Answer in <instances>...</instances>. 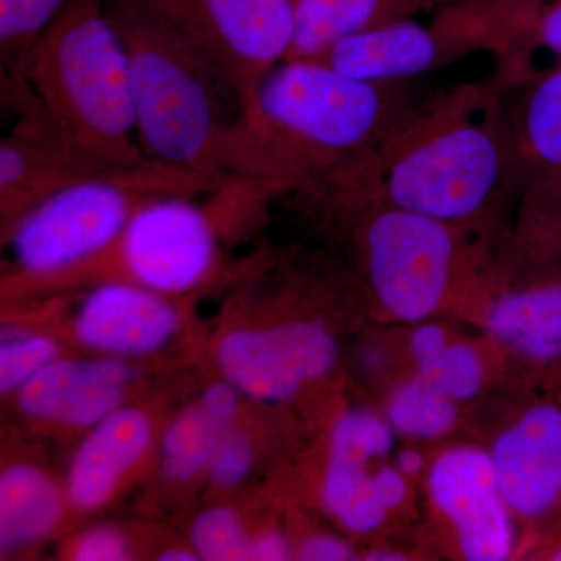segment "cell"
I'll return each instance as SVG.
<instances>
[{
	"label": "cell",
	"mask_w": 561,
	"mask_h": 561,
	"mask_svg": "<svg viewBox=\"0 0 561 561\" xmlns=\"http://www.w3.org/2000/svg\"><path fill=\"white\" fill-rule=\"evenodd\" d=\"M485 327L518 359L561 373V271L497 297L486 311Z\"/></svg>",
	"instance_id": "2e32d148"
},
{
	"label": "cell",
	"mask_w": 561,
	"mask_h": 561,
	"mask_svg": "<svg viewBox=\"0 0 561 561\" xmlns=\"http://www.w3.org/2000/svg\"><path fill=\"white\" fill-rule=\"evenodd\" d=\"M298 559L306 561H350L356 559L353 546L335 535H312L298 548Z\"/></svg>",
	"instance_id": "e575fe53"
},
{
	"label": "cell",
	"mask_w": 561,
	"mask_h": 561,
	"mask_svg": "<svg viewBox=\"0 0 561 561\" xmlns=\"http://www.w3.org/2000/svg\"><path fill=\"white\" fill-rule=\"evenodd\" d=\"M221 431L203 412L192 405L169 424L161 440L162 474L172 482H187L206 471Z\"/></svg>",
	"instance_id": "603a6c76"
},
{
	"label": "cell",
	"mask_w": 561,
	"mask_h": 561,
	"mask_svg": "<svg viewBox=\"0 0 561 561\" xmlns=\"http://www.w3.org/2000/svg\"><path fill=\"white\" fill-rule=\"evenodd\" d=\"M65 496L39 468H5L0 476V551L21 552L46 540L61 522Z\"/></svg>",
	"instance_id": "44dd1931"
},
{
	"label": "cell",
	"mask_w": 561,
	"mask_h": 561,
	"mask_svg": "<svg viewBox=\"0 0 561 561\" xmlns=\"http://www.w3.org/2000/svg\"><path fill=\"white\" fill-rule=\"evenodd\" d=\"M2 101L18 114L13 130L99 171L151 162L136 135L127 50L103 0H70L20 79L2 81Z\"/></svg>",
	"instance_id": "7a4b0ae2"
},
{
	"label": "cell",
	"mask_w": 561,
	"mask_h": 561,
	"mask_svg": "<svg viewBox=\"0 0 561 561\" xmlns=\"http://www.w3.org/2000/svg\"><path fill=\"white\" fill-rule=\"evenodd\" d=\"M537 50L548 51L556 61H561V0L541 7L516 35L507 54L500 58L496 79L502 87L511 88L534 72L531 57Z\"/></svg>",
	"instance_id": "d4e9b609"
},
{
	"label": "cell",
	"mask_w": 561,
	"mask_h": 561,
	"mask_svg": "<svg viewBox=\"0 0 561 561\" xmlns=\"http://www.w3.org/2000/svg\"><path fill=\"white\" fill-rule=\"evenodd\" d=\"M367 560L371 561H402L405 560L404 553L393 551V549H375L367 553Z\"/></svg>",
	"instance_id": "f35d334b"
},
{
	"label": "cell",
	"mask_w": 561,
	"mask_h": 561,
	"mask_svg": "<svg viewBox=\"0 0 561 561\" xmlns=\"http://www.w3.org/2000/svg\"><path fill=\"white\" fill-rule=\"evenodd\" d=\"M77 561H125L131 559L130 542L113 527H94L83 531L70 548Z\"/></svg>",
	"instance_id": "4dcf8cb0"
},
{
	"label": "cell",
	"mask_w": 561,
	"mask_h": 561,
	"mask_svg": "<svg viewBox=\"0 0 561 561\" xmlns=\"http://www.w3.org/2000/svg\"><path fill=\"white\" fill-rule=\"evenodd\" d=\"M327 470L321 482L324 511L343 529L368 535L381 529L390 512L375 486V470L386 461L382 454L331 432Z\"/></svg>",
	"instance_id": "ffe728a7"
},
{
	"label": "cell",
	"mask_w": 561,
	"mask_h": 561,
	"mask_svg": "<svg viewBox=\"0 0 561 561\" xmlns=\"http://www.w3.org/2000/svg\"><path fill=\"white\" fill-rule=\"evenodd\" d=\"M241 397V391L236 389L227 379H224V381L214 382L206 387L198 405L206 413V416L221 432H225L231 430L232 423L238 416Z\"/></svg>",
	"instance_id": "d6a6232c"
},
{
	"label": "cell",
	"mask_w": 561,
	"mask_h": 561,
	"mask_svg": "<svg viewBox=\"0 0 561 561\" xmlns=\"http://www.w3.org/2000/svg\"><path fill=\"white\" fill-rule=\"evenodd\" d=\"M375 486L383 507L390 513L401 508L411 493L408 476L402 474L394 463L390 465L386 461L376 467Z\"/></svg>",
	"instance_id": "836d02e7"
},
{
	"label": "cell",
	"mask_w": 561,
	"mask_h": 561,
	"mask_svg": "<svg viewBox=\"0 0 561 561\" xmlns=\"http://www.w3.org/2000/svg\"><path fill=\"white\" fill-rule=\"evenodd\" d=\"M451 342L448 331L440 324L421 321L411 337V354L416 375L427 378Z\"/></svg>",
	"instance_id": "1f68e13d"
},
{
	"label": "cell",
	"mask_w": 561,
	"mask_h": 561,
	"mask_svg": "<svg viewBox=\"0 0 561 561\" xmlns=\"http://www.w3.org/2000/svg\"><path fill=\"white\" fill-rule=\"evenodd\" d=\"M416 105L409 83H371L313 58L284 60L243 119L251 179L287 191L364 157Z\"/></svg>",
	"instance_id": "277c9868"
},
{
	"label": "cell",
	"mask_w": 561,
	"mask_h": 561,
	"mask_svg": "<svg viewBox=\"0 0 561 561\" xmlns=\"http://www.w3.org/2000/svg\"><path fill=\"white\" fill-rule=\"evenodd\" d=\"M103 172L110 171L83 164L47 140L11 130L0 142L3 234H9L28 210L58 191Z\"/></svg>",
	"instance_id": "e0dca14e"
},
{
	"label": "cell",
	"mask_w": 561,
	"mask_h": 561,
	"mask_svg": "<svg viewBox=\"0 0 561 561\" xmlns=\"http://www.w3.org/2000/svg\"><path fill=\"white\" fill-rule=\"evenodd\" d=\"M434 507L448 522L465 560L505 561L518 548V516L505 501L490 451L453 446L426 474Z\"/></svg>",
	"instance_id": "8fae6325"
},
{
	"label": "cell",
	"mask_w": 561,
	"mask_h": 561,
	"mask_svg": "<svg viewBox=\"0 0 561 561\" xmlns=\"http://www.w3.org/2000/svg\"><path fill=\"white\" fill-rule=\"evenodd\" d=\"M546 559L561 561V541L553 546L551 551L548 552V557H546Z\"/></svg>",
	"instance_id": "ab89813d"
},
{
	"label": "cell",
	"mask_w": 561,
	"mask_h": 561,
	"mask_svg": "<svg viewBox=\"0 0 561 561\" xmlns=\"http://www.w3.org/2000/svg\"><path fill=\"white\" fill-rule=\"evenodd\" d=\"M426 379L446 397L461 404L474 400L485 387V360L481 351L470 343L451 342Z\"/></svg>",
	"instance_id": "83f0119b"
},
{
	"label": "cell",
	"mask_w": 561,
	"mask_h": 561,
	"mask_svg": "<svg viewBox=\"0 0 561 561\" xmlns=\"http://www.w3.org/2000/svg\"><path fill=\"white\" fill-rule=\"evenodd\" d=\"M60 357V345L35 331H7L0 341V391H20L47 365Z\"/></svg>",
	"instance_id": "484cf974"
},
{
	"label": "cell",
	"mask_w": 561,
	"mask_h": 561,
	"mask_svg": "<svg viewBox=\"0 0 561 561\" xmlns=\"http://www.w3.org/2000/svg\"><path fill=\"white\" fill-rule=\"evenodd\" d=\"M103 2L127 50L146 157L217 186L247 179L242 106L219 73L144 0Z\"/></svg>",
	"instance_id": "3957f363"
},
{
	"label": "cell",
	"mask_w": 561,
	"mask_h": 561,
	"mask_svg": "<svg viewBox=\"0 0 561 561\" xmlns=\"http://www.w3.org/2000/svg\"><path fill=\"white\" fill-rule=\"evenodd\" d=\"M70 0H0L2 81L20 79L32 47Z\"/></svg>",
	"instance_id": "cb8c5ba5"
},
{
	"label": "cell",
	"mask_w": 561,
	"mask_h": 561,
	"mask_svg": "<svg viewBox=\"0 0 561 561\" xmlns=\"http://www.w3.org/2000/svg\"><path fill=\"white\" fill-rule=\"evenodd\" d=\"M250 540L241 516L224 505L206 508L192 523L191 546L198 560H249Z\"/></svg>",
	"instance_id": "4316f807"
},
{
	"label": "cell",
	"mask_w": 561,
	"mask_h": 561,
	"mask_svg": "<svg viewBox=\"0 0 561 561\" xmlns=\"http://www.w3.org/2000/svg\"><path fill=\"white\" fill-rule=\"evenodd\" d=\"M394 467L408 476L409 479L415 478L420 472L426 470V459H424L423 453L416 448H402L400 451L394 454Z\"/></svg>",
	"instance_id": "8d00e7d4"
},
{
	"label": "cell",
	"mask_w": 561,
	"mask_h": 561,
	"mask_svg": "<svg viewBox=\"0 0 561 561\" xmlns=\"http://www.w3.org/2000/svg\"><path fill=\"white\" fill-rule=\"evenodd\" d=\"M217 187L197 173L153 161L70 184L28 210L5 236L14 275L31 284L61 275L108 249L147 203Z\"/></svg>",
	"instance_id": "5b68a950"
},
{
	"label": "cell",
	"mask_w": 561,
	"mask_h": 561,
	"mask_svg": "<svg viewBox=\"0 0 561 561\" xmlns=\"http://www.w3.org/2000/svg\"><path fill=\"white\" fill-rule=\"evenodd\" d=\"M504 91L513 94L504 102L519 181L561 176V61Z\"/></svg>",
	"instance_id": "ac0fdd59"
},
{
	"label": "cell",
	"mask_w": 561,
	"mask_h": 561,
	"mask_svg": "<svg viewBox=\"0 0 561 561\" xmlns=\"http://www.w3.org/2000/svg\"><path fill=\"white\" fill-rule=\"evenodd\" d=\"M548 2L551 0H465V5L489 28L501 58L524 25Z\"/></svg>",
	"instance_id": "f1b7e54d"
},
{
	"label": "cell",
	"mask_w": 561,
	"mask_h": 561,
	"mask_svg": "<svg viewBox=\"0 0 561 561\" xmlns=\"http://www.w3.org/2000/svg\"><path fill=\"white\" fill-rule=\"evenodd\" d=\"M519 183L504 91L490 80L416 103L375 149L294 191L379 203L463 227Z\"/></svg>",
	"instance_id": "6da1fadb"
},
{
	"label": "cell",
	"mask_w": 561,
	"mask_h": 561,
	"mask_svg": "<svg viewBox=\"0 0 561 561\" xmlns=\"http://www.w3.org/2000/svg\"><path fill=\"white\" fill-rule=\"evenodd\" d=\"M478 51L496 55V44L460 2L438 11L427 24L408 20L356 33L313 60L371 83H409Z\"/></svg>",
	"instance_id": "9c48e42d"
},
{
	"label": "cell",
	"mask_w": 561,
	"mask_h": 561,
	"mask_svg": "<svg viewBox=\"0 0 561 561\" xmlns=\"http://www.w3.org/2000/svg\"><path fill=\"white\" fill-rule=\"evenodd\" d=\"M386 416L394 432L412 440L445 437L459 420V404L416 375L398 383L387 401Z\"/></svg>",
	"instance_id": "7402d4cb"
},
{
	"label": "cell",
	"mask_w": 561,
	"mask_h": 561,
	"mask_svg": "<svg viewBox=\"0 0 561 561\" xmlns=\"http://www.w3.org/2000/svg\"><path fill=\"white\" fill-rule=\"evenodd\" d=\"M460 2L463 0H294V39L286 60L317 58L356 33L419 20L421 14H435Z\"/></svg>",
	"instance_id": "d6986e66"
},
{
	"label": "cell",
	"mask_w": 561,
	"mask_h": 561,
	"mask_svg": "<svg viewBox=\"0 0 561 561\" xmlns=\"http://www.w3.org/2000/svg\"><path fill=\"white\" fill-rule=\"evenodd\" d=\"M505 501L518 518L540 522L561 507V401H538L490 449Z\"/></svg>",
	"instance_id": "7c38bea8"
},
{
	"label": "cell",
	"mask_w": 561,
	"mask_h": 561,
	"mask_svg": "<svg viewBox=\"0 0 561 561\" xmlns=\"http://www.w3.org/2000/svg\"><path fill=\"white\" fill-rule=\"evenodd\" d=\"M133 381L125 359L60 356L18 391V404L28 419L91 430L125 405Z\"/></svg>",
	"instance_id": "5bb4252c"
},
{
	"label": "cell",
	"mask_w": 561,
	"mask_h": 561,
	"mask_svg": "<svg viewBox=\"0 0 561 561\" xmlns=\"http://www.w3.org/2000/svg\"><path fill=\"white\" fill-rule=\"evenodd\" d=\"M151 420L142 409L122 405L88 430L69 461L65 494L73 508L98 511L149 451Z\"/></svg>",
	"instance_id": "9a60e30c"
},
{
	"label": "cell",
	"mask_w": 561,
	"mask_h": 561,
	"mask_svg": "<svg viewBox=\"0 0 561 561\" xmlns=\"http://www.w3.org/2000/svg\"><path fill=\"white\" fill-rule=\"evenodd\" d=\"M219 73L243 119L264 77L289 54L294 0H144Z\"/></svg>",
	"instance_id": "ba28073f"
},
{
	"label": "cell",
	"mask_w": 561,
	"mask_h": 561,
	"mask_svg": "<svg viewBox=\"0 0 561 561\" xmlns=\"http://www.w3.org/2000/svg\"><path fill=\"white\" fill-rule=\"evenodd\" d=\"M180 312L169 297L128 283L103 280L77 306V342L117 359L150 356L171 345L180 332Z\"/></svg>",
	"instance_id": "4fadbf2b"
},
{
	"label": "cell",
	"mask_w": 561,
	"mask_h": 561,
	"mask_svg": "<svg viewBox=\"0 0 561 561\" xmlns=\"http://www.w3.org/2000/svg\"><path fill=\"white\" fill-rule=\"evenodd\" d=\"M339 357L335 335L312 320L230 331L216 350L224 379L262 404L294 400L308 383L331 375Z\"/></svg>",
	"instance_id": "30bf717a"
},
{
	"label": "cell",
	"mask_w": 561,
	"mask_h": 561,
	"mask_svg": "<svg viewBox=\"0 0 561 561\" xmlns=\"http://www.w3.org/2000/svg\"><path fill=\"white\" fill-rule=\"evenodd\" d=\"M561 401V400H560Z\"/></svg>",
	"instance_id": "60d3db41"
},
{
	"label": "cell",
	"mask_w": 561,
	"mask_h": 561,
	"mask_svg": "<svg viewBox=\"0 0 561 561\" xmlns=\"http://www.w3.org/2000/svg\"><path fill=\"white\" fill-rule=\"evenodd\" d=\"M291 557V545L279 530H265L251 538L249 560L283 561Z\"/></svg>",
	"instance_id": "d590c367"
},
{
	"label": "cell",
	"mask_w": 561,
	"mask_h": 561,
	"mask_svg": "<svg viewBox=\"0 0 561 561\" xmlns=\"http://www.w3.org/2000/svg\"><path fill=\"white\" fill-rule=\"evenodd\" d=\"M294 194L360 214L357 243L365 278L389 316L421 323L442 308L463 262L459 225L379 203L343 201L311 191Z\"/></svg>",
	"instance_id": "8992f818"
},
{
	"label": "cell",
	"mask_w": 561,
	"mask_h": 561,
	"mask_svg": "<svg viewBox=\"0 0 561 561\" xmlns=\"http://www.w3.org/2000/svg\"><path fill=\"white\" fill-rule=\"evenodd\" d=\"M160 561H192L198 560L197 553L194 551H187V549L181 548H171L165 549L164 552L160 553L158 557Z\"/></svg>",
	"instance_id": "74e56055"
},
{
	"label": "cell",
	"mask_w": 561,
	"mask_h": 561,
	"mask_svg": "<svg viewBox=\"0 0 561 561\" xmlns=\"http://www.w3.org/2000/svg\"><path fill=\"white\" fill-rule=\"evenodd\" d=\"M191 198L173 195L147 203L108 249L46 283L102 275L103 280H128L165 297L198 289L219 268L221 203L219 194L217 209Z\"/></svg>",
	"instance_id": "52a82bcc"
},
{
	"label": "cell",
	"mask_w": 561,
	"mask_h": 561,
	"mask_svg": "<svg viewBox=\"0 0 561 561\" xmlns=\"http://www.w3.org/2000/svg\"><path fill=\"white\" fill-rule=\"evenodd\" d=\"M254 465L253 443L243 432H221L208 463L209 481L219 489H236L249 479Z\"/></svg>",
	"instance_id": "f546056e"
}]
</instances>
